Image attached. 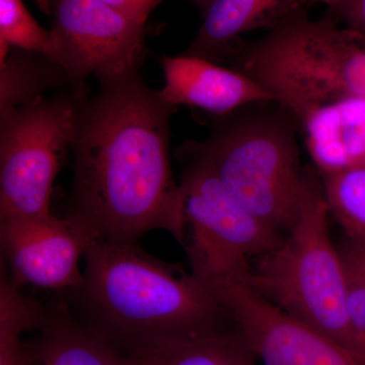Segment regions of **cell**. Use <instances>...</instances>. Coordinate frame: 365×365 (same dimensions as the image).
I'll list each match as a JSON object with an SVG mask.
<instances>
[{"mask_svg": "<svg viewBox=\"0 0 365 365\" xmlns=\"http://www.w3.org/2000/svg\"><path fill=\"white\" fill-rule=\"evenodd\" d=\"M100 83L76 120L67 217L91 242L134 244L163 230L184 246L181 191L169 155L175 107L146 85L140 71Z\"/></svg>", "mask_w": 365, "mask_h": 365, "instance_id": "cell-1", "label": "cell"}, {"mask_svg": "<svg viewBox=\"0 0 365 365\" xmlns=\"http://www.w3.org/2000/svg\"><path fill=\"white\" fill-rule=\"evenodd\" d=\"M78 287L67 290L74 318L124 353L163 340L222 332L230 317L212 285L134 244L91 241Z\"/></svg>", "mask_w": 365, "mask_h": 365, "instance_id": "cell-2", "label": "cell"}, {"mask_svg": "<svg viewBox=\"0 0 365 365\" xmlns=\"http://www.w3.org/2000/svg\"><path fill=\"white\" fill-rule=\"evenodd\" d=\"M323 189L304 179L299 212L287 237L257 258L241 282L285 313L359 352L346 309L339 251L331 241Z\"/></svg>", "mask_w": 365, "mask_h": 365, "instance_id": "cell-3", "label": "cell"}, {"mask_svg": "<svg viewBox=\"0 0 365 365\" xmlns=\"http://www.w3.org/2000/svg\"><path fill=\"white\" fill-rule=\"evenodd\" d=\"M222 117L207 141L189 146L192 160L207 165L262 222L288 232L306 179L292 127L271 115Z\"/></svg>", "mask_w": 365, "mask_h": 365, "instance_id": "cell-4", "label": "cell"}, {"mask_svg": "<svg viewBox=\"0 0 365 365\" xmlns=\"http://www.w3.org/2000/svg\"><path fill=\"white\" fill-rule=\"evenodd\" d=\"M88 98L71 88L0 111V217L52 215L53 185Z\"/></svg>", "mask_w": 365, "mask_h": 365, "instance_id": "cell-5", "label": "cell"}, {"mask_svg": "<svg viewBox=\"0 0 365 365\" xmlns=\"http://www.w3.org/2000/svg\"><path fill=\"white\" fill-rule=\"evenodd\" d=\"M180 191L191 273L212 287L241 280L252 259L282 241L280 232L245 207L199 160H192Z\"/></svg>", "mask_w": 365, "mask_h": 365, "instance_id": "cell-6", "label": "cell"}, {"mask_svg": "<svg viewBox=\"0 0 365 365\" xmlns=\"http://www.w3.org/2000/svg\"><path fill=\"white\" fill-rule=\"evenodd\" d=\"M52 16L55 63L73 88L90 91L88 76L108 81L140 71L145 25L126 18L102 0H37Z\"/></svg>", "mask_w": 365, "mask_h": 365, "instance_id": "cell-7", "label": "cell"}, {"mask_svg": "<svg viewBox=\"0 0 365 365\" xmlns=\"http://www.w3.org/2000/svg\"><path fill=\"white\" fill-rule=\"evenodd\" d=\"M237 335L263 365H365L361 354L294 318L241 281L215 287Z\"/></svg>", "mask_w": 365, "mask_h": 365, "instance_id": "cell-8", "label": "cell"}, {"mask_svg": "<svg viewBox=\"0 0 365 365\" xmlns=\"http://www.w3.org/2000/svg\"><path fill=\"white\" fill-rule=\"evenodd\" d=\"M90 239L71 218L0 217L1 262L16 287L71 290L83 277Z\"/></svg>", "mask_w": 365, "mask_h": 365, "instance_id": "cell-9", "label": "cell"}, {"mask_svg": "<svg viewBox=\"0 0 365 365\" xmlns=\"http://www.w3.org/2000/svg\"><path fill=\"white\" fill-rule=\"evenodd\" d=\"M160 64L165 86L158 91L173 107L191 106L222 117L248 105L274 102L267 91L246 74L207 59L182 54L163 57Z\"/></svg>", "mask_w": 365, "mask_h": 365, "instance_id": "cell-10", "label": "cell"}, {"mask_svg": "<svg viewBox=\"0 0 365 365\" xmlns=\"http://www.w3.org/2000/svg\"><path fill=\"white\" fill-rule=\"evenodd\" d=\"M307 0H213L203 24L184 54L209 61L228 58L245 33L275 30L306 14Z\"/></svg>", "mask_w": 365, "mask_h": 365, "instance_id": "cell-11", "label": "cell"}, {"mask_svg": "<svg viewBox=\"0 0 365 365\" xmlns=\"http://www.w3.org/2000/svg\"><path fill=\"white\" fill-rule=\"evenodd\" d=\"M299 122L307 151L323 176L365 165V97L319 105Z\"/></svg>", "mask_w": 365, "mask_h": 365, "instance_id": "cell-12", "label": "cell"}, {"mask_svg": "<svg viewBox=\"0 0 365 365\" xmlns=\"http://www.w3.org/2000/svg\"><path fill=\"white\" fill-rule=\"evenodd\" d=\"M36 331L25 341L26 365H124L121 353L74 318L66 302L46 307Z\"/></svg>", "mask_w": 365, "mask_h": 365, "instance_id": "cell-13", "label": "cell"}, {"mask_svg": "<svg viewBox=\"0 0 365 365\" xmlns=\"http://www.w3.org/2000/svg\"><path fill=\"white\" fill-rule=\"evenodd\" d=\"M240 336L220 332L173 338L122 354L124 365H255Z\"/></svg>", "mask_w": 365, "mask_h": 365, "instance_id": "cell-14", "label": "cell"}, {"mask_svg": "<svg viewBox=\"0 0 365 365\" xmlns=\"http://www.w3.org/2000/svg\"><path fill=\"white\" fill-rule=\"evenodd\" d=\"M46 306L29 299L9 279L6 266L0 268V365H26V333L39 328Z\"/></svg>", "mask_w": 365, "mask_h": 365, "instance_id": "cell-15", "label": "cell"}, {"mask_svg": "<svg viewBox=\"0 0 365 365\" xmlns=\"http://www.w3.org/2000/svg\"><path fill=\"white\" fill-rule=\"evenodd\" d=\"M1 63L2 110L11 109L42 96L60 81L71 85L66 71L45 55L21 50ZM72 86V85H71Z\"/></svg>", "mask_w": 365, "mask_h": 365, "instance_id": "cell-16", "label": "cell"}, {"mask_svg": "<svg viewBox=\"0 0 365 365\" xmlns=\"http://www.w3.org/2000/svg\"><path fill=\"white\" fill-rule=\"evenodd\" d=\"M323 178L329 211L348 240L365 246V165Z\"/></svg>", "mask_w": 365, "mask_h": 365, "instance_id": "cell-17", "label": "cell"}, {"mask_svg": "<svg viewBox=\"0 0 365 365\" xmlns=\"http://www.w3.org/2000/svg\"><path fill=\"white\" fill-rule=\"evenodd\" d=\"M0 46L45 55L54 61L51 31L45 30L23 0H0Z\"/></svg>", "mask_w": 365, "mask_h": 365, "instance_id": "cell-18", "label": "cell"}, {"mask_svg": "<svg viewBox=\"0 0 365 365\" xmlns=\"http://www.w3.org/2000/svg\"><path fill=\"white\" fill-rule=\"evenodd\" d=\"M338 251L344 271L348 318L361 352L365 345V246L347 239Z\"/></svg>", "mask_w": 365, "mask_h": 365, "instance_id": "cell-19", "label": "cell"}, {"mask_svg": "<svg viewBox=\"0 0 365 365\" xmlns=\"http://www.w3.org/2000/svg\"><path fill=\"white\" fill-rule=\"evenodd\" d=\"M126 18L145 25L148 16L163 0H102Z\"/></svg>", "mask_w": 365, "mask_h": 365, "instance_id": "cell-20", "label": "cell"}, {"mask_svg": "<svg viewBox=\"0 0 365 365\" xmlns=\"http://www.w3.org/2000/svg\"><path fill=\"white\" fill-rule=\"evenodd\" d=\"M350 30L365 38V0H346L339 7Z\"/></svg>", "mask_w": 365, "mask_h": 365, "instance_id": "cell-21", "label": "cell"}, {"mask_svg": "<svg viewBox=\"0 0 365 365\" xmlns=\"http://www.w3.org/2000/svg\"><path fill=\"white\" fill-rule=\"evenodd\" d=\"M307 1L309 2V4H311V2H323V4H326L327 6L338 9L344 4L346 0H307Z\"/></svg>", "mask_w": 365, "mask_h": 365, "instance_id": "cell-22", "label": "cell"}, {"mask_svg": "<svg viewBox=\"0 0 365 365\" xmlns=\"http://www.w3.org/2000/svg\"><path fill=\"white\" fill-rule=\"evenodd\" d=\"M192 1H193L194 4L201 9L202 14H205V11H207L209 6H210V4L213 0H192Z\"/></svg>", "mask_w": 365, "mask_h": 365, "instance_id": "cell-23", "label": "cell"}, {"mask_svg": "<svg viewBox=\"0 0 365 365\" xmlns=\"http://www.w3.org/2000/svg\"><path fill=\"white\" fill-rule=\"evenodd\" d=\"M360 354H361V356L364 357L365 360V345L364 347H362L361 352H360Z\"/></svg>", "mask_w": 365, "mask_h": 365, "instance_id": "cell-24", "label": "cell"}]
</instances>
